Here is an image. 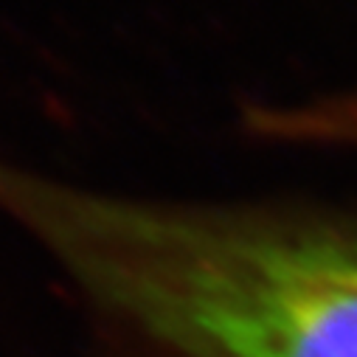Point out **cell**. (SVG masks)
<instances>
[{
    "mask_svg": "<svg viewBox=\"0 0 357 357\" xmlns=\"http://www.w3.org/2000/svg\"><path fill=\"white\" fill-rule=\"evenodd\" d=\"M0 206L149 357H357V220L135 200L9 166Z\"/></svg>",
    "mask_w": 357,
    "mask_h": 357,
    "instance_id": "obj_1",
    "label": "cell"
}]
</instances>
